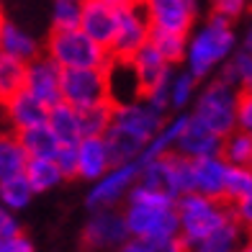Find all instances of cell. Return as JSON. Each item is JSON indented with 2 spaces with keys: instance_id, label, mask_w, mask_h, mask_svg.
Masks as SVG:
<instances>
[{
  "instance_id": "6da1fadb",
  "label": "cell",
  "mask_w": 252,
  "mask_h": 252,
  "mask_svg": "<svg viewBox=\"0 0 252 252\" xmlns=\"http://www.w3.org/2000/svg\"><path fill=\"white\" fill-rule=\"evenodd\" d=\"M237 49L234 21L211 13L201 26H193L188 33V47L183 67L198 80H209Z\"/></svg>"
},
{
  "instance_id": "7a4b0ae2",
  "label": "cell",
  "mask_w": 252,
  "mask_h": 252,
  "mask_svg": "<svg viewBox=\"0 0 252 252\" xmlns=\"http://www.w3.org/2000/svg\"><path fill=\"white\" fill-rule=\"evenodd\" d=\"M124 221L129 237H173L178 234V211L175 198L165 190L150 188L136 180L126 193Z\"/></svg>"
},
{
  "instance_id": "3957f363",
  "label": "cell",
  "mask_w": 252,
  "mask_h": 252,
  "mask_svg": "<svg viewBox=\"0 0 252 252\" xmlns=\"http://www.w3.org/2000/svg\"><path fill=\"white\" fill-rule=\"evenodd\" d=\"M175 211H178V237L190 250L206 234H211L216 226L232 219V206L219 198H209L203 193L188 190L175 198Z\"/></svg>"
},
{
  "instance_id": "277c9868",
  "label": "cell",
  "mask_w": 252,
  "mask_h": 252,
  "mask_svg": "<svg viewBox=\"0 0 252 252\" xmlns=\"http://www.w3.org/2000/svg\"><path fill=\"white\" fill-rule=\"evenodd\" d=\"M237 100H239V90L214 75L196 93V98L190 103V113L198 121H203L214 134L224 136L237 129Z\"/></svg>"
},
{
  "instance_id": "5b68a950",
  "label": "cell",
  "mask_w": 252,
  "mask_h": 252,
  "mask_svg": "<svg viewBox=\"0 0 252 252\" xmlns=\"http://www.w3.org/2000/svg\"><path fill=\"white\" fill-rule=\"evenodd\" d=\"M47 57L54 60L62 70L70 67H106L111 62V54L106 47L93 41L80 29H62L52 31L47 44Z\"/></svg>"
},
{
  "instance_id": "8992f818",
  "label": "cell",
  "mask_w": 252,
  "mask_h": 252,
  "mask_svg": "<svg viewBox=\"0 0 252 252\" xmlns=\"http://www.w3.org/2000/svg\"><path fill=\"white\" fill-rule=\"evenodd\" d=\"M139 183L157 190H165L167 196H183L193 190V175H190V157L170 150L155 159H147L139 167Z\"/></svg>"
},
{
  "instance_id": "52a82bcc",
  "label": "cell",
  "mask_w": 252,
  "mask_h": 252,
  "mask_svg": "<svg viewBox=\"0 0 252 252\" xmlns=\"http://www.w3.org/2000/svg\"><path fill=\"white\" fill-rule=\"evenodd\" d=\"M60 95L72 108H85L108 98V75L106 67H70L62 70Z\"/></svg>"
},
{
  "instance_id": "ba28073f",
  "label": "cell",
  "mask_w": 252,
  "mask_h": 252,
  "mask_svg": "<svg viewBox=\"0 0 252 252\" xmlns=\"http://www.w3.org/2000/svg\"><path fill=\"white\" fill-rule=\"evenodd\" d=\"M139 159H126V162L111 165L98 180H93V188L88 190L85 206L88 211L93 209H111V206L124 203L129 188L139 180Z\"/></svg>"
},
{
  "instance_id": "9c48e42d",
  "label": "cell",
  "mask_w": 252,
  "mask_h": 252,
  "mask_svg": "<svg viewBox=\"0 0 252 252\" xmlns=\"http://www.w3.org/2000/svg\"><path fill=\"white\" fill-rule=\"evenodd\" d=\"M142 10L150 21L152 31H173V33H190L198 21V3L196 0H142Z\"/></svg>"
},
{
  "instance_id": "30bf717a",
  "label": "cell",
  "mask_w": 252,
  "mask_h": 252,
  "mask_svg": "<svg viewBox=\"0 0 252 252\" xmlns=\"http://www.w3.org/2000/svg\"><path fill=\"white\" fill-rule=\"evenodd\" d=\"M150 21H147L142 5H119L116 33L108 47L113 60H129V57L150 41Z\"/></svg>"
},
{
  "instance_id": "8fae6325",
  "label": "cell",
  "mask_w": 252,
  "mask_h": 252,
  "mask_svg": "<svg viewBox=\"0 0 252 252\" xmlns=\"http://www.w3.org/2000/svg\"><path fill=\"white\" fill-rule=\"evenodd\" d=\"M129 239V229H126L124 214L111 206V209H93L88 216L83 242L90 250H106V247H121Z\"/></svg>"
},
{
  "instance_id": "7c38bea8",
  "label": "cell",
  "mask_w": 252,
  "mask_h": 252,
  "mask_svg": "<svg viewBox=\"0 0 252 252\" xmlns=\"http://www.w3.org/2000/svg\"><path fill=\"white\" fill-rule=\"evenodd\" d=\"M165 119H167V113L157 111L152 103H147L144 98H134V100H126V103H113V124L134 131L136 136H142L144 142L165 124Z\"/></svg>"
},
{
  "instance_id": "4fadbf2b",
  "label": "cell",
  "mask_w": 252,
  "mask_h": 252,
  "mask_svg": "<svg viewBox=\"0 0 252 252\" xmlns=\"http://www.w3.org/2000/svg\"><path fill=\"white\" fill-rule=\"evenodd\" d=\"M60 77H62V67L54 60H49L47 54H39L33 60L26 62V75H24V90L33 98H39L44 106H52V103L62 100L60 95Z\"/></svg>"
},
{
  "instance_id": "5bb4252c",
  "label": "cell",
  "mask_w": 252,
  "mask_h": 252,
  "mask_svg": "<svg viewBox=\"0 0 252 252\" xmlns=\"http://www.w3.org/2000/svg\"><path fill=\"white\" fill-rule=\"evenodd\" d=\"M116 16H119V5H113L111 0H83L80 3L77 29L108 49L113 41V33H116Z\"/></svg>"
},
{
  "instance_id": "9a60e30c",
  "label": "cell",
  "mask_w": 252,
  "mask_h": 252,
  "mask_svg": "<svg viewBox=\"0 0 252 252\" xmlns=\"http://www.w3.org/2000/svg\"><path fill=\"white\" fill-rule=\"evenodd\" d=\"M219 147H221V136L214 134L209 126L203 121H198L193 113H188L186 126L180 129L173 150L190 157V159H196V157H206V155H219Z\"/></svg>"
},
{
  "instance_id": "2e32d148",
  "label": "cell",
  "mask_w": 252,
  "mask_h": 252,
  "mask_svg": "<svg viewBox=\"0 0 252 252\" xmlns=\"http://www.w3.org/2000/svg\"><path fill=\"white\" fill-rule=\"evenodd\" d=\"M75 150H77V173H75V178H80V180L93 183L113 165L111 150H108V144H106L103 136H80V139L75 142Z\"/></svg>"
},
{
  "instance_id": "e0dca14e",
  "label": "cell",
  "mask_w": 252,
  "mask_h": 252,
  "mask_svg": "<svg viewBox=\"0 0 252 252\" xmlns=\"http://www.w3.org/2000/svg\"><path fill=\"white\" fill-rule=\"evenodd\" d=\"M0 108H3V116L10 126V131H21V129H29V126L44 124L49 111V106H44L39 98H33L24 88L10 95L5 103H0Z\"/></svg>"
},
{
  "instance_id": "ac0fdd59",
  "label": "cell",
  "mask_w": 252,
  "mask_h": 252,
  "mask_svg": "<svg viewBox=\"0 0 252 252\" xmlns=\"http://www.w3.org/2000/svg\"><path fill=\"white\" fill-rule=\"evenodd\" d=\"M229 162L221 155H206L190 159V175H193V190L203 193L209 198L224 201V175Z\"/></svg>"
},
{
  "instance_id": "d6986e66",
  "label": "cell",
  "mask_w": 252,
  "mask_h": 252,
  "mask_svg": "<svg viewBox=\"0 0 252 252\" xmlns=\"http://www.w3.org/2000/svg\"><path fill=\"white\" fill-rule=\"evenodd\" d=\"M126 62H129V64L134 67L136 77H139L142 93H144V90H150V88H155V85L167 83V80L173 77V72H175V64L165 62L162 57L157 54V49L152 47L150 41H147L144 47L136 49V52H134Z\"/></svg>"
},
{
  "instance_id": "ffe728a7",
  "label": "cell",
  "mask_w": 252,
  "mask_h": 252,
  "mask_svg": "<svg viewBox=\"0 0 252 252\" xmlns=\"http://www.w3.org/2000/svg\"><path fill=\"white\" fill-rule=\"evenodd\" d=\"M247 232L234 221V216L229 221H224L221 226H216L211 234H206L201 242H196L190 250L193 252H239Z\"/></svg>"
},
{
  "instance_id": "44dd1931",
  "label": "cell",
  "mask_w": 252,
  "mask_h": 252,
  "mask_svg": "<svg viewBox=\"0 0 252 252\" xmlns=\"http://www.w3.org/2000/svg\"><path fill=\"white\" fill-rule=\"evenodd\" d=\"M0 49H3L5 54L16 57V60H33V57H39V44L36 39L31 36V33H26L21 26L10 24V21H0Z\"/></svg>"
},
{
  "instance_id": "7402d4cb",
  "label": "cell",
  "mask_w": 252,
  "mask_h": 252,
  "mask_svg": "<svg viewBox=\"0 0 252 252\" xmlns=\"http://www.w3.org/2000/svg\"><path fill=\"white\" fill-rule=\"evenodd\" d=\"M21 147L26 150L29 157H52L57 155V150H60V139L54 136V131L47 126V121L44 124H36V126H29V129H21L16 131Z\"/></svg>"
},
{
  "instance_id": "603a6c76",
  "label": "cell",
  "mask_w": 252,
  "mask_h": 252,
  "mask_svg": "<svg viewBox=\"0 0 252 252\" xmlns=\"http://www.w3.org/2000/svg\"><path fill=\"white\" fill-rule=\"evenodd\" d=\"M47 126L54 131V136L62 144H70L80 139V121H77V108H72L70 103L57 100L47 111Z\"/></svg>"
},
{
  "instance_id": "cb8c5ba5",
  "label": "cell",
  "mask_w": 252,
  "mask_h": 252,
  "mask_svg": "<svg viewBox=\"0 0 252 252\" xmlns=\"http://www.w3.org/2000/svg\"><path fill=\"white\" fill-rule=\"evenodd\" d=\"M24 175H26V180H29V186H31L33 193L54 190L64 180L62 170L57 167V162L52 157H29Z\"/></svg>"
},
{
  "instance_id": "d4e9b609",
  "label": "cell",
  "mask_w": 252,
  "mask_h": 252,
  "mask_svg": "<svg viewBox=\"0 0 252 252\" xmlns=\"http://www.w3.org/2000/svg\"><path fill=\"white\" fill-rule=\"evenodd\" d=\"M103 139H106L108 150H111V157H113V165L116 162H126V159H136L144 147V139L142 136H136L134 131L124 129L119 124H111L106 134H103Z\"/></svg>"
},
{
  "instance_id": "484cf974",
  "label": "cell",
  "mask_w": 252,
  "mask_h": 252,
  "mask_svg": "<svg viewBox=\"0 0 252 252\" xmlns=\"http://www.w3.org/2000/svg\"><path fill=\"white\" fill-rule=\"evenodd\" d=\"M216 77L226 80L229 85H234L239 93L252 90V54L245 49H234L226 57V62L216 70Z\"/></svg>"
},
{
  "instance_id": "4316f807",
  "label": "cell",
  "mask_w": 252,
  "mask_h": 252,
  "mask_svg": "<svg viewBox=\"0 0 252 252\" xmlns=\"http://www.w3.org/2000/svg\"><path fill=\"white\" fill-rule=\"evenodd\" d=\"M26 162L29 155L21 147L16 131H0V180L24 175Z\"/></svg>"
},
{
  "instance_id": "83f0119b",
  "label": "cell",
  "mask_w": 252,
  "mask_h": 252,
  "mask_svg": "<svg viewBox=\"0 0 252 252\" xmlns=\"http://www.w3.org/2000/svg\"><path fill=\"white\" fill-rule=\"evenodd\" d=\"M77 121H80V136H103L113 124V100L106 98L93 103V106L77 108Z\"/></svg>"
},
{
  "instance_id": "f1b7e54d",
  "label": "cell",
  "mask_w": 252,
  "mask_h": 252,
  "mask_svg": "<svg viewBox=\"0 0 252 252\" xmlns=\"http://www.w3.org/2000/svg\"><path fill=\"white\" fill-rule=\"evenodd\" d=\"M198 77H193L186 67H175L173 77H170V88H167V98H170V111L178 113V111H186L190 108L193 98L198 93Z\"/></svg>"
},
{
  "instance_id": "f546056e",
  "label": "cell",
  "mask_w": 252,
  "mask_h": 252,
  "mask_svg": "<svg viewBox=\"0 0 252 252\" xmlns=\"http://www.w3.org/2000/svg\"><path fill=\"white\" fill-rule=\"evenodd\" d=\"M150 44L157 49V54L165 62L180 67L186 60L188 33H173V31H150Z\"/></svg>"
},
{
  "instance_id": "4dcf8cb0",
  "label": "cell",
  "mask_w": 252,
  "mask_h": 252,
  "mask_svg": "<svg viewBox=\"0 0 252 252\" xmlns=\"http://www.w3.org/2000/svg\"><path fill=\"white\" fill-rule=\"evenodd\" d=\"M24 75H26V62L0 49V103H5L10 95L24 88Z\"/></svg>"
},
{
  "instance_id": "1f68e13d",
  "label": "cell",
  "mask_w": 252,
  "mask_h": 252,
  "mask_svg": "<svg viewBox=\"0 0 252 252\" xmlns=\"http://www.w3.org/2000/svg\"><path fill=\"white\" fill-rule=\"evenodd\" d=\"M219 155L229 165H252V136L242 129H234L221 136Z\"/></svg>"
},
{
  "instance_id": "d6a6232c",
  "label": "cell",
  "mask_w": 252,
  "mask_h": 252,
  "mask_svg": "<svg viewBox=\"0 0 252 252\" xmlns=\"http://www.w3.org/2000/svg\"><path fill=\"white\" fill-rule=\"evenodd\" d=\"M36 193L31 190L26 175H16L8 180H0V203L10 211H24L26 206L31 203V198Z\"/></svg>"
},
{
  "instance_id": "836d02e7",
  "label": "cell",
  "mask_w": 252,
  "mask_h": 252,
  "mask_svg": "<svg viewBox=\"0 0 252 252\" xmlns=\"http://www.w3.org/2000/svg\"><path fill=\"white\" fill-rule=\"evenodd\" d=\"M252 193V165H229L224 175V201L234 203Z\"/></svg>"
},
{
  "instance_id": "e575fe53",
  "label": "cell",
  "mask_w": 252,
  "mask_h": 252,
  "mask_svg": "<svg viewBox=\"0 0 252 252\" xmlns=\"http://www.w3.org/2000/svg\"><path fill=\"white\" fill-rule=\"evenodd\" d=\"M186 245L180 242V237H129L119 247V252H183Z\"/></svg>"
},
{
  "instance_id": "d590c367",
  "label": "cell",
  "mask_w": 252,
  "mask_h": 252,
  "mask_svg": "<svg viewBox=\"0 0 252 252\" xmlns=\"http://www.w3.org/2000/svg\"><path fill=\"white\" fill-rule=\"evenodd\" d=\"M52 24H54V31L77 29L80 26V3L77 0H54Z\"/></svg>"
},
{
  "instance_id": "8d00e7d4",
  "label": "cell",
  "mask_w": 252,
  "mask_h": 252,
  "mask_svg": "<svg viewBox=\"0 0 252 252\" xmlns=\"http://www.w3.org/2000/svg\"><path fill=\"white\" fill-rule=\"evenodd\" d=\"M54 162H57V167L62 170L64 180L67 178H75V173H77V150H75V142L60 144V150H57V155H54Z\"/></svg>"
},
{
  "instance_id": "74e56055",
  "label": "cell",
  "mask_w": 252,
  "mask_h": 252,
  "mask_svg": "<svg viewBox=\"0 0 252 252\" xmlns=\"http://www.w3.org/2000/svg\"><path fill=\"white\" fill-rule=\"evenodd\" d=\"M209 3H211V13L229 18V21H237L239 16L247 13L250 0H209Z\"/></svg>"
},
{
  "instance_id": "f35d334b",
  "label": "cell",
  "mask_w": 252,
  "mask_h": 252,
  "mask_svg": "<svg viewBox=\"0 0 252 252\" xmlns=\"http://www.w3.org/2000/svg\"><path fill=\"white\" fill-rule=\"evenodd\" d=\"M232 206V216L234 221L245 229L247 234H252V193H247V196H242L239 201L229 203Z\"/></svg>"
},
{
  "instance_id": "ab89813d",
  "label": "cell",
  "mask_w": 252,
  "mask_h": 252,
  "mask_svg": "<svg viewBox=\"0 0 252 252\" xmlns=\"http://www.w3.org/2000/svg\"><path fill=\"white\" fill-rule=\"evenodd\" d=\"M237 129H242L252 136V90L239 93L237 100Z\"/></svg>"
},
{
  "instance_id": "60d3db41",
  "label": "cell",
  "mask_w": 252,
  "mask_h": 252,
  "mask_svg": "<svg viewBox=\"0 0 252 252\" xmlns=\"http://www.w3.org/2000/svg\"><path fill=\"white\" fill-rule=\"evenodd\" d=\"M0 252H36V247L24 232H18L10 237H0Z\"/></svg>"
},
{
  "instance_id": "b9f144b4",
  "label": "cell",
  "mask_w": 252,
  "mask_h": 252,
  "mask_svg": "<svg viewBox=\"0 0 252 252\" xmlns=\"http://www.w3.org/2000/svg\"><path fill=\"white\" fill-rule=\"evenodd\" d=\"M18 232H21V221H18L16 211H10L0 203V237H10V234H18Z\"/></svg>"
},
{
  "instance_id": "7bdbcfd3",
  "label": "cell",
  "mask_w": 252,
  "mask_h": 252,
  "mask_svg": "<svg viewBox=\"0 0 252 252\" xmlns=\"http://www.w3.org/2000/svg\"><path fill=\"white\" fill-rule=\"evenodd\" d=\"M237 47L252 54V21L247 24V29H245V33H242V41H237Z\"/></svg>"
},
{
  "instance_id": "ee69618b",
  "label": "cell",
  "mask_w": 252,
  "mask_h": 252,
  "mask_svg": "<svg viewBox=\"0 0 252 252\" xmlns=\"http://www.w3.org/2000/svg\"><path fill=\"white\" fill-rule=\"evenodd\" d=\"M239 252H252V234L245 237V242H242V247H239Z\"/></svg>"
},
{
  "instance_id": "f6af8a7d",
  "label": "cell",
  "mask_w": 252,
  "mask_h": 252,
  "mask_svg": "<svg viewBox=\"0 0 252 252\" xmlns=\"http://www.w3.org/2000/svg\"><path fill=\"white\" fill-rule=\"evenodd\" d=\"M113 5H139L142 0H111Z\"/></svg>"
},
{
  "instance_id": "bcb514c9",
  "label": "cell",
  "mask_w": 252,
  "mask_h": 252,
  "mask_svg": "<svg viewBox=\"0 0 252 252\" xmlns=\"http://www.w3.org/2000/svg\"><path fill=\"white\" fill-rule=\"evenodd\" d=\"M0 21H3V8H0Z\"/></svg>"
},
{
  "instance_id": "7dc6e473",
  "label": "cell",
  "mask_w": 252,
  "mask_h": 252,
  "mask_svg": "<svg viewBox=\"0 0 252 252\" xmlns=\"http://www.w3.org/2000/svg\"><path fill=\"white\" fill-rule=\"evenodd\" d=\"M183 252H193V250H183Z\"/></svg>"
},
{
  "instance_id": "c3c4849f",
  "label": "cell",
  "mask_w": 252,
  "mask_h": 252,
  "mask_svg": "<svg viewBox=\"0 0 252 252\" xmlns=\"http://www.w3.org/2000/svg\"><path fill=\"white\" fill-rule=\"evenodd\" d=\"M77 3H83V0H77Z\"/></svg>"
}]
</instances>
